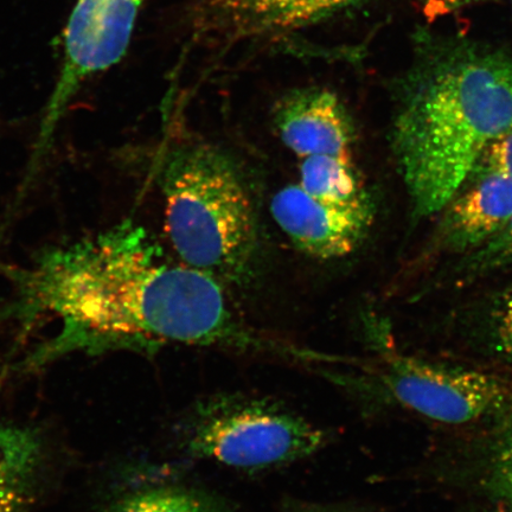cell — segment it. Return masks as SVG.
<instances>
[{"label": "cell", "mask_w": 512, "mask_h": 512, "mask_svg": "<svg viewBox=\"0 0 512 512\" xmlns=\"http://www.w3.org/2000/svg\"><path fill=\"white\" fill-rule=\"evenodd\" d=\"M0 271L15 286L19 313L61 323L60 334L32 356L35 366L74 351L153 352L174 344L303 357V349L249 328L221 281L170 260L132 220Z\"/></svg>", "instance_id": "1"}, {"label": "cell", "mask_w": 512, "mask_h": 512, "mask_svg": "<svg viewBox=\"0 0 512 512\" xmlns=\"http://www.w3.org/2000/svg\"><path fill=\"white\" fill-rule=\"evenodd\" d=\"M459 266V275L480 277L512 270V217L501 232L476 249Z\"/></svg>", "instance_id": "14"}, {"label": "cell", "mask_w": 512, "mask_h": 512, "mask_svg": "<svg viewBox=\"0 0 512 512\" xmlns=\"http://www.w3.org/2000/svg\"><path fill=\"white\" fill-rule=\"evenodd\" d=\"M492 335L498 354L512 363V284L503 292L496 305Z\"/></svg>", "instance_id": "16"}, {"label": "cell", "mask_w": 512, "mask_h": 512, "mask_svg": "<svg viewBox=\"0 0 512 512\" xmlns=\"http://www.w3.org/2000/svg\"><path fill=\"white\" fill-rule=\"evenodd\" d=\"M271 213L300 252L319 260H334L360 247L373 221V204L325 202L298 184L275 194Z\"/></svg>", "instance_id": "8"}, {"label": "cell", "mask_w": 512, "mask_h": 512, "mask_svg": "<svg viewBox=\"0 0 512 512\" xmlns=\"http://www.w3.org/2000/svg\"><path fill=\"white\" fill-rule=\"evenodd\" d=\"M485 512H505V511H502V510H492V511H485Z\"/></svg>", "instance_id": "20"}, {"label": "cell", "mask_w": 512, "mask_h": 512, "mask_svg": "<svg viewBox=\"0 0 512 512\" xmlns=\"http://www.w3.org/2000/svg\"><path fill=\"white\" fill-rule=\"evenodd\" d=\"M300 187L319 200L352 206L371 203L352 158L310 156L300 163Z\"/></svg>", "instance_id": "12"}, {"label": "cell", "mask_w": 512, "mask_h": 512, "mask_svg": "<svg viewBox=\"0 0 512 512\" xmlns=\"http://www.w3.org/2000/svg\"><path fill=\"white\" fill-rule=\"evenodd\" d=\"M326 434L283 403L245 394L198 401L181 424L189 456L242 471H260L313 456Z\"/></svg>", "instance_id": "4"}, {"label": "cell", "mask_w": 512, "mask_h": 512, "mask_svg": "<svg viewBox=\"0 0 512 512\" xmlns=\"http://www.w3.org/2000/svg\"><path fill=\"white\" fill-rule=\"evenodd\" d=\"M47 465V446L40 432L0 424V512L34 511Z\"/></svg>", "instance_id": "11"}, {"label": "cell", "mask_w": 512, "mask_h": 512, "mask_svg": "<svg viewBox=\"0 0 512 512\" xmlns=\"http://www.w3.org/2000/svg\"><path fill=\"white\" fill-rule=\"evenodd\" d=\"M158 181L179 260L219 281L246 280L258 254V217L233 160L209 144L177 145L160 160Z\"/></svg>", "instance_id": "3"}, {"label": "cell", "mask_w": 512, "mask_h": 512, "mask_svg": "<svg viewBox=\"0 0 512 512\" xmlns=\"http://www.w3.org/2000/svg\"><path fill=\"white\" fill-rule=\"evenodd\" d=\"M416 38L396 91L392 147L413 214L424 219L447 206L512 127V54L466 37Z\"/></svg>", "instance_id": "2"}, {"label": "cell", "mask_w": 512, "mask_h": 512, "mask_svg": "<svg viewBox=\"0 0 512 512\" xmlns=\"http://www.w3.org/2000/svg\"><path fill=\"white\" fill-rule=\"evenodd\" d=\"M366 2L368 0H196L192 27L197 38L229 46L310 27Z\"/></svg>", "instance_id": "7"}, {"label": "cell", "mask_w": 512, "mask_h": 512, "mask_svg": "<svg viewBox=\"0 0 512 512\" xmlns=\"http://www.w3.org/2000/svg\"><path fill=\"white\" fill-rule=\"evenodd\" d=\"M273 123L281 142L300 158H352L355 127L347 107L329 89L300 88L275 105Z\"/></svg>", "instance_id": "9"}, {"label": "cell", "mask_w": 512, "mask_h": 512, "mask_svg": "<svg viewBox=\"0 0 512 512\" xmlns=\"http://www.w3.org/2000/svg\"><path fill=\"white\" fill-rule=\"evenodd\" d=\"M469 189L460 190L440 211L438 247L470 254L501 232L512 217V178L494 171L478 172Z\"/></svg>", "instance_id": "10"}, {"label": "cell", "mask_w": 512, "mask_h": 512, "mask_svg": "<svg viewBox=\"0 0 512 512\" xmlns=\"http://www.w3.org/2000/svg\"><path fill=\"white\" fill-rule=\"evenodd\" d=\"M476 171H494L512 178V127L485 150Z\"/></svg>", "instance_id": "17"}, {"label": "cell", "mask_w": 512, "mask_h": 512, "mask_svg": "<svg viewBox=\"0 0 512 512\" xmlns=\"http://www.w3.org/2000/svg\"><path fill=\"white\" fill-rule=\"evenodd\" d=\"M490 454L486 486L495 497L512 505V414Z\"/></svg>", "instance_id": "15"}, {"label": "cell", "mask_w": 512, "mask_h": 512, "mask_svg": "<svg viewBox=\"0 0 512 512\" xmlns=\"http://www.w3.org/2000/svg\"><path fill=\"white\" fill-rule=\"evenodd\" d=\"M380 381L402 407L451 426L512 414V381L489 371L443 366L381 351Z\"/></svg>", "instance_id": "5"}, {"label": "cell", "mask_w": 512, "mask_h": 512, "mask_svg": "<svg viewBox=\"0 0 512 512\" xmlns=\"http://www.w3.org/2000/svg\"><path fill=\"white\" fill-rule=\"evenodd\" d=\"M104 512H229L226 501L197 488L156 485L126 492Z\"/></svg>", "instance_id": "13"}, {"label": "cell", "mask_w": 512, "mask_h": 512, "mask_svg": "<svg viewBox=\"0 0 512 512\" xmlns=\"http://www.w3.org/2000/svg\"><path fill=\"white\" fill-rule=\"evenodd\" d=\"M294 512H356L351 510H344L339 508H332V507H310V508H303Z\"/></svg>", "instance_id": "19"}, {"label": "cell", "mask_w": 512, "mask_h": 512, "mask_svg": "<svg viewBox=\"0 0 512 512\" xmlns=\"http://www.w3.org/2000/svg\"><path fill=\"white\" fill-rule=\"evenodd\" d=\"M422 11L430 21L454 14L479 0H420Z\"/></svg>", "instance_id": "18"}, {"label": "cell", "mask_w": 512, "mask_h": 512, "mask_svg": "<svg viewBox=\"0 0 512 512\" xmlns=\"http://www.w3.org/2000/svg\"><path fill=\"white\" fill-rule=\"evenodd\" d=\"M144 0H79L64 34L60 78L43 113L29 170L40 171L57 128L83 83L123 59Z\"/></svg>", "instance_id": "6"}]
</instances>
